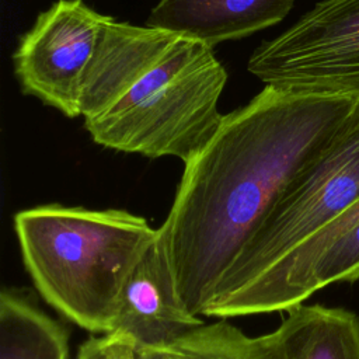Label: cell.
<instances>
[{"label":"cell","mask_w":359,"mask_h":359,"mask_svg":"<svg viewBox=\"0 0 359 359\" xmlns=\"http://www.w3.org/2000/svg\"><path fill=\"white\" fill-rule=\"evenodd\" d=\"M356 95L265 86L231 111L185 164L158 241L181 303L203 314L245 244L296 174L331 140Z\"/></svg>","instance_id":"cell-1"},{"label":"cell","mask_w":359,"mask_h":359,"mask_svg":"<svg viewBox=\"0 0 359 359\" xmlns=\"http://www.w3.org/2000/svg\"><path fill=\"white\" fill-rule=\"evenodd\" d=\"M226 81L213 48L109 15L84 79V128L102 147L187 164L223 121Z\"/></svg>","instance_id":"cell-2"},{"label":"cell","mask_w":359,"mask_h":359,"mask_svg":"<svg viewBox=\"0 0 359 359\" xmlns=\"http://www.w3.org/2000/svg\"><path fill=\"white\" fill-rule=\"evenodd\" d=\"M24 266L42 299L76 325L108 334L122 287L158 229L123 209L41 205L14 215Z\"/></svg>","instance_id":"cell-3"},{"label":"cell","mask_w":359,"mask_h":359,"mask_svg":"<svg viewBox=\"0 0 359 359\" xmlns=\"http://www.w3.org/2000/svg\"><path fill=\"white\" fill-rule=\"evenodd\" d=\"M358 199L359 94L337 133L289 182L220 280L213 299L236 290L268 269Z\"/></svg>","instance_id":"cell-4"},{"label":"cell","mask_w":359,"mask_h":359,"mask_svg":"<svg viewBox=\"0 0 359 359\" xmlns=\"http://www.w3.org/2000/svg\"><path fill=\"white\" fill-rule=\"evenodd\" d=\"M247 69L265 86L299 94H359V0H321L262 42Z\"/></svg>","instance_id":"cell-5"},{"label":"cell","mask_w":359,"mask_h":359,"mask_svg":"<svg viewBox=\"0 0 359 359\" xmlns=\"http://www.w3.org/2000/svg\"><path fill=\"white\" fill-rule=\"evenodd\" d=\"M108 18L83 0H57L42 11L13 53L21 90L69 118L81 116L84 79Z\"/></svg>","instance_id":"cell-6"},{"label":"cell","mask_w":359,"mask_h":359,"mask_svg":"<svg viewBox=\"0 0 359 359\" xmlns=\"http://www.w3.org/2000/svg\"><path fill=\"white\" fill-rule=\"evenodd\" d=\"M203 324L181 303L157 237L128 276L108 334L143 349H156L177 342Z\"/></svg>","instance_id":"cell-7"},{"label":"cell","mask_w":359,"mask_h":359,"mask_svg":"<svg viewBox=\"0 0 359 359\" xmlns=\"http://www.w3.org/2000/svg\"><path fill=\"white\" fill-rule=\"evenodd\" d=\"M296 0H160L146 25L209 48L245 38L282 21Z\"/></svg>","instance_id":"cell-8"},{"label":"cell","mask_w":359,"mask_h":359,"mask_svg":"<svg viewBox=\"0 0 359 359\" xmlns=\"http://www.w3.org/2000/svg\"><path fill=\"white\" fill-rule=\"evenodd\" d=\"M257 339L265 359H359V317L342 307L302 303Z\"/></svg>","instance_id":"cell-9"},{"label":"cell","mask_w":359,"mask_h":359,"mask_svg":"<svg viewBox=\"0 0 359 359\" xmlns=\"http://www.w3.org/2000/svg\"><path fill=\"white\" fill-rule=\"evenodd\" d=\"M0 359H69V334L27 294L3 289Z\"/></svg>","instance_id":"cell-10"},{"label":"cell","mask_w":359,"mask_h":359,"mask_svg":"<svg viewBox=\"0 0 359 359\" xmlns=\"http://www.w3.org/2000/svg\"><path fill=\"white\" fill-rule=\"evenodd\" d=\"M144 359H265V355L257 337L220 320L198 327L171 345L144 349Z\"/></svg>","instance_id":"cell-11"},{"label":"cell","mask_w":359,"mask_h":359,"mask_svg":"<svg viewBox=\"0 0 359 359\" xmlns=\"http://www.w3.org/2000/svg\"><path fill=\"white\" fill-rule=\"evenodd\" d=\"M77 359H144V349L112 334L86 339L77 352Z\"/></svg>","instance_id":"cell-12"}]
</instances>
